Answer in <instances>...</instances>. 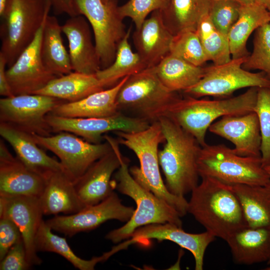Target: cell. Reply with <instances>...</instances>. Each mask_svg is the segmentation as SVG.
Here are the masks:
<instances>
[{
	"label": "cell",
	"mask_w": 270,
	"mask_h": 270,
	"mask_svg": "<svg viewBox=\"0 0 270 270\" xmlns=\"http://www.w3.org/2000/svg\"><path fill=\"white\" fill-rule=\"evenodd\" d=\"M188 212L215 237L226 241L248 226L240 204L230 184L202 178L192 191Z\"/></svg>",
	"instance_id": "cell-1"
},
{
	"label": "cell",
	"mask_w": 270,
	"mask_h": 270,
	"mask_svg": "<svg viewBox=\"0 0 270 270\" xmlns=\"http://www.w3.org/2000/svg\"><path fill=\"white\" fill-rule=\"evenodd\" d=\"M165 138L158 157L166 186L173 194L184 196L198 185V161L202 146L196 139L166 116L158 120Z\"/></svg>",
	"instance_id": "cell-2"
},
{
	"label": "cell",
	"mask_w": 270,
	"mask_h": 270,
	"mask_svg": "<svg viewBox=\"0 0 270 270\" xmlns=\"http://www.w3.org/2000/svg\"><path fill=\"white\" fill-rule=\"evenodd\" d=\"M120 144L132 150L138 158L140 166H133L130 172L141 185L174 207L181 217L188 213V201L184 196L170 193L164 182L160 170L158 146L165 138L158 121L146 129L134 132L116 131Z\"/></svg>",
	"instance_id": "cell-3"
},
{
	"label": "cell",
	"mask_w": 270,
	"mask_h": 270,
	"mask_svg": "<svg viewBox=\"0 0 270 270\" xmlns=\"http://www.w3.org/2000/svg\"><path fill=\"white\" fill-rule=\"evenodd\" d=\"M258 88H250L236 96L214 100L185 96L176 101L164 116L175 122L204 146L206 144V132L216 119L224 116L241 115L254 112Z\"/></svg>",
	"instance_id": "cell-4"
},
{
	"label": "cell",
	"mask_w": 270,
	"mask_h": 270,
	"mask_svg": "<svg viewBox=\"0 0 270 270\" xmlns=\"http://www.w3.org/2000/svg\"><path fill=\"white\" fill-rule=\"evenodd\" d=\"M129 160L122 156L121 164L114 174L115 188L131 198L136 208L123 226L110 232L106 238L116 244L128 239L138 228L152 224L170 222L182 227L178 212L166 201L139 184L128 168Z\"/></svg>",
	"instance_id": "cell-5"
},
{
	"label": "cell",
	"mask_w": 270,
	"mask_h": 270,
	"mask_svg": "<svg viewBox=\"0 0 270 270\" xmlns=\"http://www.w3.org/2000/svg\"><path fill=\"white\" fill-rule=\"evenodd\" d=\"M180 98L164 86L149 68L128 78L116 102L119 112L152 124L164 116Z\"/></svg>",
	"instance_id": "cell-6"
},
{
	"label": "cell",
	"mask_w": 270,
	"mask_h": 270,
	"mask_svg": "<svg viewBox=\"0 0 270 270\" xmlns=\"http://www.w3.org/2000/svg\"><path fill=\"white\" fill-rule=\"evenodd\" d=\"M52 8L48 0H6L2 16V54L10 66L32 42Z\"/></svg>",
	"instance_id": "cell-7"
},
{
	"label": "cell",
	"mask_w": 270,
	"mask_h": 270,
	"mask_svg": "<svg viewBox=\"0 0 270 270\" xmlns=\"http://www.w3.org/2000/svg\"><path fill=\"white\" fill-rule=\"evenodd\" d=\"M200 177H211L228 184L264 185L270 176L261 158L242 156L224 144L202 146L198 161Z\"/></svg>",
	"instance_id": "cell-8"
},
{
	"label": "cell",
	"mask_w": 270,
	"mask_h": 270,
	"mask_svg": "<svg viewBox=\"0 0 270 270\" xmlns=\"http://www.w3.org/2000/svg\"><path fill=\"white\" fill-rule=\"evenodd\" d=\"M80 14L90 24L101 69L114 62L118 47L127 33L118 0H75Z\"/></svg>",
	"instance_id": "cell-9"
},
{
	"label": "cell",
	"mask_w": 270,
	"mask_h": 270,
	"mask_svg": "<svg viewBox=\"0 0 270 270\" xmlns=\"http://www.w3.org/2000/svg\"><path fill=\"white\" fill-rule=\"evenodd\" d=\"M246 57L205 67L202 79L184 93L194 98L212 96L224 98L240 88L270 87V80L264 72H252L242 68Z\"/></svg>",
	"instance_id": "cell-10"
},
{
	"label": "cell",
	"mask_w": 270,
	"mask_h": 270,
	"mask_svg": "<svg viewBox=\"0 0 270 270\" xmlns=\"http://www.w3.org/2000/svg\"><path fill=\"white\" fill-rule=\"evenodd\" d=\"M32 134L38 146L50 150L58 158L64 172L74 183L94 162L112 150L106 140L103 143L93 144L68 132H59L54 136Z\"/></svg>",
	"instance_id": "cell-11"
},
{
	"label": "cell",
	"mask_w": 270,
	"mask_h": 270,
	"mask_svg": "<svg viewBox=\"0 0 270 270\" xmlns=\"http://www.w3.org/2000/svg\"><path fill=\"white\" fill-rule=\"evenodd\" d=\"M66 101L47 96L32 94L4 97L0 100V122L42 136L52 132L46 116Z\"/></svg>",
	"instance_id": "cell-12"
},
{
	"label": "cell",
	"mask_w": 270,
	"mask_h": 270,
	"mask_svg": "<svg viewBox=\"0 0 270 270\" xmlns=\"http://www.w3.org/2000/svg\"><path fill=\"white\" fill-rule=\"evenodd\" d=\"M132 206H124L113 192L101 202L86 206L71 214L56 215L46 221L52 230L68 236L94 230L106 221L116 220L127 222L134 211Z\"/></svg>",
	"instance_id": "cell-13"
},
{
	"label": "cell",
	"mask_w": 270,
	"mask_h": 270,
	"mask_svg": "<svg viewBox=\"0 0 270 270\" xmlns=\"http://www.w3.org/2000/svg\"><path fill=\"white\" fill-rule=\"evenodd\" d=\"M46 120L52 132H70L93 144L100 143L102 135L108 132H138L150 125L146 121L120 112L108 117L88 118H65L48 114Z\"/></svg>",
	"instance_id": "cell-14"
},
{
	"label": "cell",
	"mask_w": 270,
	"mask_h": 270,
	"mask_svg": "<svg viewBox=\"0 0 270 270\" xmlns=\"http://www.w3.org/2000/svg\"><path fill=\"white\" fill-rule=\"evenodd\" d=\"M46 20L32 42L6 70L14 96L34 94L58 76L45 66L42 58L41 43Z\"/></svg>",
	"instance_id": "cell-15"
},
{
	"label": "cell",
	"mask_w": 270,
	"mask_h": 270,
	"mask_svg": "<svg viewBox=\"0 0 270 270\" xmlns=\"http://www.w3.org/2000/svg\"><path fill=\"white\" fill-rule=\"evenodd\" d=\"M215 238L207 231L200 234L188 233L172 223L152 224L136 229L128 240L112 249L116 253L132 244H146L148 240H170L190 251L194 258L195 270H202L206 250Z\"/></svg>",
	"instance_id": "cell-16"
},
{
	"label": "cell",
	"mask_w": 270,
	"mask_h": 270,
	"mask_svg": "<svg viewBox=\"0 0 270 270\" xmlns=\"http://www.w3.org/2000/svg\"><path fill=\"white\" fill-rule=\"evenodd\" d=\"M104 138L110 144L112 150L94 162L74 183L80 200L86 206L101 202L115 188L112 178L120 167L123 156L117 140L108 135L104 136Z\"/></svg>",
	"instance_id": "cell-17"
},
{
	"label": "cell",
	"mask_w": 270,
	"mask_h": 270,
	"mask_svg": "<svg viewBox=\"0 0 270 270\" xmlns=\"http://www.w3.org/2000/svg\"><path fill=\"white\" fill-rule=\"evenodd\" d=\"M43 214L38 198L0 196V218L8 216L18 227L31 266L42 262L37 254L36 238Z\"/></svg>",
	"instance_id": "cell-18"
},
{
	"label": "cell",
	"mask_w": 270,
	"mask_h": 270,
	"mask_svg": "<svg viewBox=\"0 0 270 270\" xmlns=\"http://www.w3.org/2000/svg\"><path fill=\"white\" fill-rule=\"evenodd\" d=\"M211 133L232 142V151L242 156L261 158L262 136L259 121L254 112L241 115H228L212 123Z\"/></svg>",
	"instance_id": "cell-19"
},
{
	"label": "cell",
	"mask_w": 270,
	"mask_h": 270,
	"mask_svg": "<svg viewBox=\"0 0 270 270\" xmlns=\"http://www.w3.org/2000/svg\"><path fill=\"white\" fill-rule=\"evenodd\" d=\"M44 178L14 158L4 142L0 143V196H27L39 198Z\"/></svg>",
	"instance_id": "cell-20"
},
{
	"label": "cell",
	"mask_w": 270,
	"mask_h": 270,
	"mask_svg": "<svg viewBox=\"0 0 270 270\" xmlns=\"http://www.w3.org/2000/svg\"><path fill=\"white\" fill-rule=\"evenodd\" d=\"M88 22L81 14L70 16L62 26V30L68 40L72 70L96 74L101 70V65Z\"/></svg>",
	"instance_id": "cell-21"
},
{
	"label": "cell",
	"mask_w": 270,
	"mask_h": 270,
	"mask_svg": "<svg viewBox=\"0 0 270 270\" xmlns=\"http://www.w3.org/2000/svg\"><path fill=\"white\" fill-rule=\"evenodd\" d=\"M174 37L164 22L160 10L153 12L136 29L134 44L147 68L156 66L170 53Z\"/></svg>",
	"instance_id": "cell-22"
},
{
	"label": "cell",
	"mask_w": 270,
	"mask_h": 270,
	"mask_svg": "<svg viewBox=\"0 0 270 270\" xmlns=\"http://www.w3.org/2000/svg\"><path fill=\"white\" fill-rule=\"evenodd\" d=\"M0 135L12 146L17 158L32 170L43 177L51 172H64L60 161L38 147L32 134L0 122Z\"/></svg>",
	"instance_id": "cell-23"
},
{
	"label": "cell",
	"mask_w": 270,
	"mask_h": 270,
	"mask_svg": "<svg viewBox=\"0 0 270 270\" xmlns=\"http://www.w3.org/2000/svg\"><path fill=\"white\" fill-rule=\"evenodd\" d=\"M44 178V186L38 198L44 214H71L86 207L77 194L74 182L64 172H51Z\"/></svg>",
	"instance_id": "cell-24"
},
{
	"label": "cell",
	"mask_w": 270,
	"mask_h": 270,
	"mask_svg": "<svg viewBox=\"0 0 270 270\" xmlns=\"http://www.w3.org/2000/svg\"><path fill=\"white\" fill-rule=\"evenodd\" d=\"M129 76L124 78L110 88L93 93L78 101L60 104L49 114L70 118L114 116L119 112L116 102L118 93Z\"/></svg>",
	"instance_id": "cell-25"
},
{
	"label": "cell",
	"mask_w": 270,
	"mask_h": 270,
	"mask_svg": "<svg viewBox=\"0 0 270 270\" xmlns=\"http://www.w3.org/2000/svg\"><path fill=\"white\" fill-rule=\"evenodd\" d=\"M226 242L236 263L251 265L270 260V227L247 226Z\"/></svg>",
	"instance_id": "cell-26"
},
{
	"label": "cell",
	"mask_w": 270,
	"mask_h": 270,
	"mask_svg": "<svg viewBox=\"0 0 270 270\" xmlns=\"http://www.w3.org/2000/svg\"><path fill=\"white\" fill-rule=\"evenodd\" d=\"M270 22L267 8L256 2L242 5L239 16L228 34L232 59L246 57L247 40L252 33L264 24Z\"/></svg>",
	"instance_id": "cell-27"
},
{
	"label": "cell",
	"mask_w": 270,
	"mask_h": 270,
	"mask_svg": "<svg viewBox=\"0 0 270 270\" xmlns=\"http://www.w3.org/2000/svg\"><path fill=\"white\" fill-rule=\"evenodd\" d=\"M104 89L96 74L74 71L57 76L34 94L74 102Z\"/></svg>",
	"instance_id": "cell-28"
},
{
	"label": "cell",
	"mask_w": 270,
	"mask_h": 270,
	"mask_svg": "<svg viewBox=\"0 0 270 270\" xmlns=\"http://www.w3.org/2000/svg\"><path fill=\"white\" fill-rule=\"evenodd\" d=\"M230 185L240 204L248 226L270 227V182L264 185Z\"/></svg>",
	"instance_id": "cell-29"
},
{
	"label": "cell",
	"mask_w": 270,
	"mask_h": 270,
	"mask_svg": "<svg viewBox=\"0 0 270 270\" xmlns=\"http://www.w3.org/2000/svg\"><path fill=\"white\" fill-rule=\"evenodd\" d=\"M62 26L56 18L48 15L46 18L41 43V56L45 66L57 76L72 70L69 54L64 44Z\"/></svg>",
	"instance_id": "cell-30"
},
{
	"label": "cell",
	"mask_w": 270,
	"mask_h": 270,
	"mask_svg": "<svg viewBox=\"0 0 270 270\" xmlns=\"http://www.w3.org/2000/svg\"><path fill=\"white\" fill-rule=\"evenodd\" d=\"M152 68L164 86L174 92L195 85L205 72V67L194 66L170 54Z\"/></svg>",
	"instance_id": "cell-31"
},
{
	"label": "cell",
	"mask_w": 270,
	"mask_h": 270,
	"mask_svg": "<svg viewBox=\"0 0 270 270\" xmlns=\"http://www.w3.org/2000/svg\"><path fill=\"white\" fill-rule=\"evenodd\" d=\"M210 0H169L160 10L164 22L174 35L196 31L200 20L208 14Z\"/></svg>",
	"instance_id": "cell-32"
},
{
	"label": "cell",
	"mask_w": 270,
	"mask_h": 270,
	"mask_svg": "<svg viewBox=\"0 0 270 270\" xmlns=\"http://www.w3.org/2000/svg\"><path fill=\"white\" fill-rule=\"evenodd\" d=\"M131 28L120 43L115 59L109 66L99 70L96 75L104 88H108L116 84L124 78L147 68L140 55L133 52L129 43Z\"/></svg>",
	"instance_id": "cell-33"
},
{
	"label": "cell",
	"mask_w": 270,
	"mask_h": 270,
	"mask_svg": "<svg viewBox=\"0 0 270 270\" xmlns=\"http://www.w3.org/2000/svg\"><path fill=\"white\" fill-rule=\"evenodd\" d=\"M52 230L46 221L42 220L36 238V247L38 252L58 254L80 270H93L98 263L108 258L105 252L101 256L93 257L90 260L82 259L72 250L64 238L54 234Z\"/></svg>",
	"instance_id": "cell-34"
},
{
	"label": "cell",
	"mask_w": 270,
	"mask_h": 270,
	"mask_svg": "<svg viewBox=\"0 0 270 270\" xmlns=\"http://www.w3.org/2000/svg\"><path fill=\"white\" fill-rule=\"evenodd\" d=\"M196 32L208 60L219 65L232 60L228 36L214 26L208 14L199 22Z\"/></svg>",
	"instance_id": "cell-35"
},
{
	"label": "cell",
	"mask_w": 270,
	"mask_h": 270,
	"mask_svg": "<svg viewBox=\"0 0 270 270\" xmlns=\"http://www.w3.org/2000/svg\"><path fill=\"white\" fill-rule=\"evenodd\" d=\"M170 54L196 66H203L208 61L198 36L194 30L174 36Z\"/></svg>",
	"instance_id": "cell-36"
},
{
	"label": "cell",
	"mask_w": 270,
	"mask_h": 270,
	"mask_svg": "<svg viewBox=\"0 0 270 270\" xmlns=\"http://www.w3.org/2000/svg\"><path fill=\"white\" fill-rule=\"evenodd\" d=\"M252 52L246 58L242 68L246 70H259L270 80V22L256 31Z\"/></svg>",
	"instance_id": "cell-37"
},
{
	"label": "cell",
	"mask_w": 270,
	"mask_h": 270,
	"mask_svg": "<svg viewBox=\"0 0 270 270\" xmlns=\"http://www.w3.org/2000/svg\"><path fill=\"white\" fill-rule=\"evenodd\" d=\"M254 112L260 129L261 159L264 168L270 164V87L258 88Z\"/></svg>",
	"instance_id": "cell-38"
},
{
	"label": "cell",
	"mask_w": 270,
	"mask_h": 270,
	"mask_svg": "<svg viewBox=\"0 0 270 270\" xmlns=\"http://www.w3.org/2000/svg\"><path fill=\"white\" fill-rule=\"evenodd\" d=\"M241 6L235 0H210L208 16L214 26L228 36L238 17Z\"/></svg>",
	"instance_id": "cell-39"
},
{
	"label": "cell",
	"mask_w": 270,
	"mask_h": 270,
	"mask_svg": "<svg viewBox=\"0 0 270 270\" xmlns=\"http://www.w3.org/2000/svg\"><path fill=\"white\" fill-rule=\"evenodd\" d=\"M169 0H129L118 6L121 16L130 18L136 28L140 27L148 16L157 10H162L167 6Z\"/></svg>",
	"instance_id": "cell-40"
},
{
	"label": "cell",
	"mask_w": 270,
	"mask_h": 270,
	"mask_svg": "<svg viewBox=\"0 0 270 270\" xmlns=\"http://www.w3.org/2000/svg\"><path fill=\"white\" fill-rule=\"evenodd\" d=\"M22 238L18 227L10 218L8 216L0 218V260Z\"/></svg>",
	"instance_id": "cell-41"
},
{
	"label": "cell",
	"mask_w": 270,
	"mask_h": 270,
	"mask_svg": "<svg viewBox=\"0 0 270 270\" xmlns=\"http://www.w3.org/2000/svg\"><path fill=\"white\" fill-rule=\"evenodd\" d=\"M22 238L14 244L0 260V270H26L30 268Z\"/></svg>",
	"instance_id": "cell-42"
},
{
	"label": "cell",
	"mask_w": 270,
	"mask_h": 270,
	"mask_svg": "<svg viewBox=\"0 0 270 270\" xmlns=\"http://www.w3.org/2000/svg\"><path fill=\"white\" fill-rule=\"evenodd\" d=\"M55 14H66L70 16L80 15L75 0H48Z\"/></svg>",
	"instance_id": "cell-43"
},
{
	"label": "cell",
	"mask_w": 270,
	"mask_h": 270,
	"mask_svg": "<svg viewBox=\"0 0 270 270\" xmlns=\"http://www.w3.org/2000/svg\"><path fill=\"white\" fill-rule=\"evenodd\" d=\"M6 60L4 56L0 53V94L4 97L14 96L10 86L6 75Z\"/></svg>",
	"instance_id": "cell-44"
},
{
	"label": "cell",
	"mask_w": 270,
	"mask_h": 270,
	"mask_svg": "<svg viewBox=\"0 0 270 270\" xmlns=\"http://www.w3.org/2000/svg\"><path fill=\"white\" fill-rule=\"evenodd\" d=\"M255 2L268 8L270 5V0H254Z\"/></svg>",
	"instance_id": "cell-45"
},
{
	"label": "cell",
	"mask_w": 270,
	"mask_h": 270,
	"mask_svg": "<svg viewBox=\"0 0 270 270\" xmlns=\"http://www.w3.org/2000/svg\"><path fill=\"white\" fill-rule=\"evenodd\" d=\"M238 2L241 5L250 4L255 2L254 0H235Z\"/></svg>",
	"instance_id": "cell-46"
},
{
	"label": "cell",
	"mask_w": 270,
	"mask_h": 270,
	"mask_svg": "<svg viewBox=\"0 0 270 270\" xmlns=\"http://www.w3.org/2000/svg\"><path fill=\"white\" fill-rule=\"evenodd\" d=\"M6 0H0V16H2L5 8Z\"/></svg>",
	"instance_id": "cell-47"
},
{
	"label": "cell",
	"mask_w": 270,
	"mask_h": 270,
	"mask_svg": "<svg viewBox=\"0 0 270 270\" xmlns=\"http://www.w3.org/2000/svg\"><path fill=\"white\" fill-rule=\"evenodd\" d=\"M264 168L268 174L270 176V164L264 167Z\"/></svg>",
	"instance_id": "cell-48"
},
{
	"label": "cell",
	"mask_w": 270,
	"mask_h": 270,
	"mask_svg": "<svg viewBox=\"0 0 270 270\" xmlns=\"http://www.w3.org/2000/svg\"><path fill=\"white\" fill-rule=\"evenodd\" d=\"M267 263L268 265H270V266L268 268H266L265 270H270V260L267 262Z\"/></svg>",
	"instance_id": "cell-49"
},
{
	"label": "cell",
	"mask_w": 270,
	"mask_h": 270,
	"mask_svg": "<svg viewBox=\"0 0 270 270\" xmlns=\"http://www.w3.org/2000/svg\"><path fill=\"white\" fill-rule=\"evenodd\" d=\"M109 0H102V1L104 2H108Z\"/></svg>",
	"instance_id": "cell-50"
},
{
	"label": "cell",
	"mask_w": 270,
	"mask_h": 270,
	"mask_svg": "<svg viewBox=\"0 0 270 270\" xmlns=\"http://www.w3.org/2000/svg\"><path fill=\"white\" fill-rule=\"evenodd\" d=\"M268 12H269L270 14V5L269 7L268 8Z\"/></svg>",
	"instance_id": "cell-51"
}]
</instances>
